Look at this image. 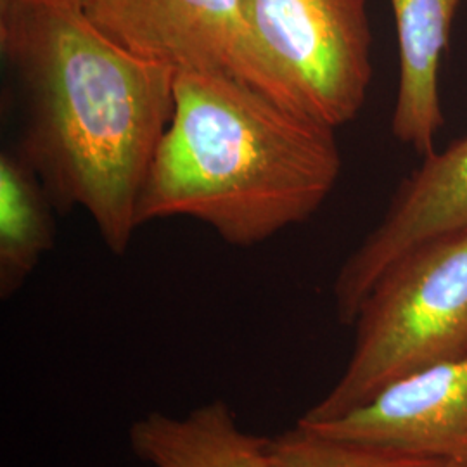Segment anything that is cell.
I'll use <instances>...</instances> for the list:
<instances>
[{
	"label": "cell",
	"mask_w": 467,
	"mask_h": 467,
	"mask_svg": "<svg viewBox=\"0 0 467 467\" xmlns=\"http://www.w3.org/2000/svg\"><path fill=\"white\" fill-rule=\"evenodd\" d=\"M0 49L23 100L16 150L57 212L84 210L123 254L173 115L177 71L119 46L67 4L0 0Z\"/></svg>",
	"instance_id": "1"
},
{
	"label": "cell",
	"mask_w": 467,
	"mask_h": 467,
	"mask_svg": "<svg viewBox=\"0 0 467 467\" xmlns=\"http://www.w3.org/2000/svg\"><path fill=\"white\" fill-rule=\"evenodd\" d=\"M341 170L331 127L231 75L181 71L137 223L194 218L248 248L316 215Z\"/></svg>",
	"instance_id": "2"
},
{
	"label": "cell",
	"mask_w": 467,
	"mask_h": 467,
	"mask_svg": "<svg viewBox=\"0 0 467 467\" xmlns=\"http://www.w3.org/2000/svg\"><path fill=\"white\" fill-rule=\"evenodd\" d=\"M350 360L300 424L343 418L422 368L467 357V227L422 241L384 268L355 317Z\"/></svg>",
	"instance_id": "3"
},
{
	"label": "cell",
	"mask_w": 467,
	"mask_h": 467,
	"mask_svg": "<svg viewBox=\"0 0 467 467\" xmlns=\"http://www.w3.org/2000/svg\"><path fill=\"white\" fill-rule=\"evenodd\" d=\"M368 0H246L254 42L300 115L334 130L360 115L374 77Z\"/></svg>",
	"instance_id": "4"
},
{
	"label": "cell",
	"mask_w": 467,
	"mask_h": 467,
	"mask_svg": "<svg viewBox=\"0 0 467 467\" xmlns=\"http://www.w3.org/2000/svg\"><path fill=\"white\" fill-rule=\"evenodd\" d=\"M119 46L181 71L223 73L289 108L251 32L246 0H87Z\"/></svg>",
	"instance_id": "5"
},
{
	"label": "cell",
	"mask_w": 467,
	"mask_h": 467,
	"mask_svg": "<svg viewBox=\"0 0 467 467\" xmlns=\"http://www.w3.org/2000/svg\"><path fill=\"white\" fill-rule=\"evenodd\" d=\"M467 227V135L422 163L401 181L381 222L339 268L334 281L337 320L353 326L357 312L384 268L405 251L436 235Z\"/></svg>",
	"instance_id": "6"
},
{
	"label": "cell",
	"mask_w": 467,
	"mask_h": 467,
	"mask_svg": "<svg viewBox=\"0 0 467 467\" xmlns=\"http://www.w3.org/2000/svg\"><path fill=\"white\" fill-rule=\"evenodd\" d=\"M298 426L336 440L467 467V357L409 374L343 418Z\"/></svg>",
	"instance_id": "7"
},
{
	"label": "cell",
	"mask_w": 467,
	"mask_h": 467,
	"mask_svg": "<svg viewBox=\"0 0 467 467\" xmlns=\"http://www.w3.org/2000/svg\"><path fill=\"white\" fill-rule=\"evenodd\" d=\"M459 0H391L399 38V87L391 117L393 137L426 156L445 117L440 67L449 47Z\"/></svg>",
	"instance_id": "8"
},
{
	"label": "cell",
	"mask_w": 467,
	"mask_h": 467,
	"mask_svg": "<svg viewBox=\"0 0 467 467\" xmlns=\"http://www.w3.org/2000/svg\"><path fill=\"white\" fill-rule=\"evenodd\" d=\"M129 440L135 455L152 467H277L270 440L243 431L222 400L184 418L148 414L130 426Z\"/></svg>",
	"instance_id": "9"
},
{
	"label": "cell",
	"mask_w": 467,
	"mask_h": 467,
	"mask_svg": "<svg viewBox=\"0 0 467 467\" xmlns=\"http://www.w3.org/2000/svg\"><path fill=\"white\" fill-rule=\"evenodd\" d=\"M54 202L35 168L15 150L0 154V298L9 300L52 248Z\"/></svg>",
	"instance_id": "10"
},
{
	"label": "cell",
	"mask_w": 467,
	"mask_h": 467,
	"mask_svg": "<svg viewBox=\"0 0 467 467\" xmlns=\"http://www.w3.org/2000/svg\"><path fill=\"white\" fill-rule=\"evenodd\" d=\"M270 453L277 467H466L336 440L298 424L270 440Z\"/></svg>",
	"instance_id": "11"
},
{
	"label": "cell",
	"mask_w": 467,
	"mask_h": 467,
	"mask_svg": "<svg viewBox=\"0 0 467 467\" xmlns=\"http://www.w3.org/2000/svg\"><path fill=\"white\" fill-rule=\"evenodd\" d=\"M19 2H42V4H67V5H77L84 9L87 0H19Z\"/></svg>",
	"instance_id": "12"
}]
</instances>
